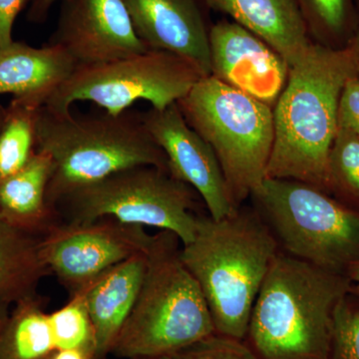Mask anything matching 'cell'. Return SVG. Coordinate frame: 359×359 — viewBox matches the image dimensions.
I'll return each instance as SVG.
<instances>
[{
	"label": "cell",
	"instance_id": "1",
	"mask_svg": "<svg viewBox=\"0 0 359 359\" xmlns=\"http://www.w3.org/2000/svg\"><path fill=\"white\" fill-rule=\"evenodd\" d=\"M359 74L355 49L313 41L290 66L289 78L273 106L275 139L266 179L304 182L327 193V165L337 133L342 89Z\"/></svg>",
	"mask_w": 359,
	"mask_h": 359
},
{
	"label": "cell",
	"instance_id": "2",
	"mask_svg": "<svg viewBox=\"0 0 359 359\" xmlns=\"http://www.w3.org/2000/svg\"><path fill=\"white\" fill-rule=\"evenodd\" d=\"M280 250L254 205L245 203L221 219L203 215L181 259L204 294L215 334L245 339L252 306Z\"/></svg>",
	"mask_w": 359,
	"mask_h": 359
},
{
	"label": "cell",
	"instance_id": "3",
	"mask_svg": "<svg viewBox=\"0 0 359 359\" xmlns=\"http://www.w3.org/2000/svg\"><path fill=\"white\" fill-rule=\"evenodd\" d=\"M348 276L280 250L250 314L245 341L261 359H327L335 309Z\"/></svg>",
	"mask_w": 359,
	"mask_h": 359
},
{
	"label": "cell",
	"instance_id": "4",
	"mask_svg": "<svg viewBox=\"0 0 359 359\" xmlns=\"http://www.w3.org/2000/svg\"><path fill=\"white\" fill-rule=\"evenodd\" d=\"M36 144L53 162L47 202L54 211L66 196L123 170L155 166L170 172L166 155L149 133L141 113L129 110L74 116L42 106Z\"/></svg>",
	"mask_w": 359,
	"mask_h": 359
},
{
	"label": "cell",
	"instance_id": "5",
	"mask_svg": "<svg viewBox=\"0 0 359 359\" xmlns=\"http://www.w3.org/2000/svg\"><path fill=\"white\" fill-rule=\"evenodd\" d=\"M171 231L155 233L138 299L111 354L136 359L173 356L215 334L211 313L197 280L181 259Z\"/></svg>",
	"mask_w": 359,
	"mask_h": 359
},
{
	"label": "cell",
	"instance_id": "6",
	"mask_svg": "<svg viewBox=\"0 0 359 359\" xmlns=\"http://www.w3.org/2000/svg\"><path fill=\"white\" fill-rule=\"evenodd\" d=\"M177 104L211 146L235 205L245 204L266 180L275 139L273 108L212 76L201 78Z\"/></svg>",
	"mask_w": 359,
	"mask_h": 359
},
{
	"label": "cell",
	"instance_id": "7",
	"mask_svg": "<svg viewBox=\"0 0 359 359\" xmlns=\"http://www.w3.org/2000/svg\"><path fill=\"white\" fill-rule=\"evenodd\" d=\"M250 200L282 252L346 275L359 263V212L304 182L264 180Z\"/></svg>",
	"mask_w": 359,
	"mask_h": 359
},
{
	"label": "cell",
	"instance_id": "8",
	"mask_svg": "<svg viewBox=\"0 0 359 359\" xmlns=\"http://www.w3.org/2000/svg\"><path fill=\"white\" fill-rule=\"evenodd\" d=\"M199 194L168 170L138 166L78 189L55 207L66 222L84 223L112 218L175 233L182 245L192 242L203 214Z\"/></svg>",
	"mask_w": 359,
	"mask_h": 359
},
{
	"label": "cell",
	"instance_id": "9",
	"mask_svg": "<svg viewBox=\"0 0 359 359\" xmlns=\"http://www.w3.org/2000/svg\"><path fill=\"white\" fill-rule=\"evenodd\" d=\"M203 77L189 61L166 51L151 50L100 65L78 66L45 102L56 113L71 112L77 101H90L109 114L147 101L163 110L193 88Z\"/></svg>",
	"mask_w": 359,
	"mask_h": 359
},
{
	"label": "cell",
	"instance_id": "10",
	"mask_svg": "<svg viewBox=\"0 0 359 359\" xmlns=\"http://www.w3.org/2000/svg\"><path fill=\"white\" fill-rule=\"evenodd\" d=\"M153 238L146 228L112 218L55 223L40 237V256L72 294L113 266L147 252Z\"/></svg>",
	"mask_w": 359,
	"mask_h": 359
},
{
	"label": "cell",
	"instance_id": "11",
	"mask_svg": "<svg viewBox=\"0 0 359 359\" xmlns=\"http://www.w3.org/2000/svg\"><path fill=\"white\" fill-rule=\"evenodd\" d=\"M146 128L166 155L170 173L192 187L211 218H226L237 210L211 146L186 121L178 104L141 113Z\"/></svg>",
	"mask_w": 359,
	"mask_h": 359
},
{
	"label": "cell",
	"instance_id": "12",
	"mask_svg": "<svg viewBox=\"0 0 359 359\" xmlns=\"http://www.w3.org/2000/svg\"><path fill=\"white\" fill-rule=\"evenodd\" d=\"M48 44L65 49L78 66L145 53L122 0H63Z\"/></svg>",
	"mask_w": 359,
	"mask_h": 359
},
{
	"label": "cell",
	"instance_id": "13",
	"mask_svg": "<svg viewBox=\"0 0 359 359\" xmlns=\"http://www.w3.org/2000/svg\"><path fill=\"white\" fill-rule=\"evenodd\" d=\"M211 76L273 108L290 66L266 42L235 21L210 27Z\"/></svg>",
	"mask_w": 359,
	"mask_h": 359
},
{
	"label": "cell",
	"instance_id": "14",
	"mask_svg": "<svg viewBox=\"0 0 359 359\" xmlns=\"http://www.w3.org/2000/svg\"><path fill=\"white\" fill-rule=\"evenodd\" d=\"M135 32L151 50L170 52L211 76L210 28L199 0H122Z\"/></svg>",
	"mask_w": 359,
	"mask_h": 359
},
{
	"label": "cell",
	"instance_id": "15",
	"mask_svg": "<svg viewBox=\"0 0 359 359\" xmlns=\"http://www.w3.org/2000/svg\"><path fill=\"white\" fill-rule=\"evenodd\" d=\"M147 264L148 252L137 255L78 290L83 295L93 325L97 358L111 354L138 299Z\"/></svg>",
	"mask_w": 359,
	"mask_h": 359
},
{
	"label": "cell",
	"instance_id": "16",
	"mask_svg": "<svg viewBox=\"0 0 359 359\" xmlns=\"http://www.w3.org/2000/svg\"><path fill=\"white\" fill-rule=\"evenodd\" d=\"M256 34L292 66L313 43L297 0H203Z\"/></svg>",
	"mask_w": 359,
	"mask_h": 359
},
{
	"label": "cell",
	"instance_id": "17",
	"mask_svg": "<svg viewBox=\"0 0 359 359\" xmlns=\"http://www.w3.org/2000/svg\"><path fill=\"white\" fill-rule=\"evenodd\" d=\"M76 68L74 59L56 45L36 48L13 41L0 49V95L44 105Z\"/></svg>",
	"mask_w": 359,
	"mask_h": 359
},
{
	"label": "cell",
	"instance_id": "18",
	"mask_svg": "<svg viewBox=\"0 0 359 359\" xmlns=\"http://www.w3.org/2000/svg\"><path fill=\"white\" fill-rule=\"evenodd\" d=\"M53 162L37 150L18 173L0 182V218L21 230L41 236L55 222V211L47 202Z\"/></svg>",
	"mask_w": 359,
	"mask_h": 359
},
{
	"label": "cell",
	"instance_id": "19",
	"mask_svg": "<svg viewBox=\"0 0 359 359\" xmlns=\"http://www.w3.org/2000/svg\"><path fill=\"white\" fill-rule=\"evenodd\" d=\"M39 241L0 218V301L15 304L36 295L40 280L49 273Z\"/></svg>",
	"mask_w": 359,
	"mask_h": 359
},
{
	"label": "cell",
	"instance_id": "20",
	"mask_svg": "<svg viewBox=\"0 0 359 359\" xmlns=\"http://www.w3.org/2000/svg\"><path fill=\"white\" fill-rule=\"evenodd\" d=\"M55 351L49 313L37 294L15 304L0 332V359H50Z\"/></svg>",
	"mask_w": 359,
	"mask_h": 359
},
{
	"label": "cell",
	"instance_id": "21",
	"mask_svg": "<svg viewBox=\"0 0 359 359\" xmlns=\"http://www.w3.org/2000/svg\"><path fill=\"white\" fill-rule=\"evenodd\" d=\"M42 104L13 98L0 129V182L20 172L37 152L36 122Z\"/></svg>",
	"mask_w": 359,
	"mask_h": 359
},
{
	"label": "cell",
	"instance_id": "22",
	"mask_svg": "<svg viewBox=\"0 0 359 359\" xmlns=\"http://www.w3.org/2000/svg\"><path fill=\"white\" fill-rule=\"evenodd\" d=\"M309 36L316 43L340 48L353 39L355 0H297Z\"/></svg>",
	"mask_w": 359,
	"mask_h": 359
},
{
	"label": "cell",
	"instance_id": "23",
	"mask_svg": "<svg viewBox=\"0 0 359 359\" xmlns=\"http://www.w3.org/2000/svg\"><path fill=\"white\" fill-rule=\"evenodd\" d=\"M327 193L359 212V138L337 131L327 165Z\"/></svg>",
	"mask_w": 359,
	"mask_h": 359
},
{
	"label": "cell",
	"instance_id": "24",
	"mask_svg": "<svg viewBox=\"0 0 359 359\" xmlns=\"http://www.w3.org/2000/svg\"><path fill=\"white\" fill-rule=\"evenodd\" d=\"M49 323L56 349H85L95 353L93 325L81 292L71 294L65 306L49 313Z\"/></svg>",
	"mask_w": 359,
	"mask_h": 359
},
{
	"label": "cell",
	"instance_id": "25",
	"mask_svg": "<svg viewBox=\"0 0 359 359\" xmlns=\"http://www.w3.org/2000/svg\"><path fill=\"white\" fill-rule=\"evenodd\" d=\"M327 359H359V297L351 292L335 309Z\"/></svg>",
	"mask_w": 359,
	"mask_h": 359
},
{
	"label": "cell",
	"instance_id": "26",
	"mask_svg": "<svg viewBox=\"0 0 359 359\" xmlns=\"http://www.w3.org/2000/svg\"><path fill=\"white\" fill-rule=\"evenodd\" d=\"M173 359H261L245 341L212 334L172 356Z\"/></svg>",
	"mask_w": 359,
	"mask_h": 359
},
{
	"label": "cell",
	"instance_id": "27",
	"mask_svg": "<svg viewBox=\"0 0 359 359\" xmlns=\"http://www.w3.org/2000/svg\"><path fill=\"white\" fill-rule=\"evenodd\" d=\"M337 131H344L359 138V74L344 85L337 111Z\"/></svg>",
	"mask_w": 359,
	"mask_h": 359
},
{
	"label": "cell",
	"instance_id": "28",
	"mask_svg": "<svg viewBox=\"0 0 359 359\" xmlns=\"http://www.w3.org/2000/svg\"><path fill=\"white\" fill-rule=\"evenodd\" d=\"M27 0H0V49L13 41L14 21Z\"/></svg>",
	"mask_w": 359,
	"mask_h": 359
},
{
	"label": "cell",
	"instance_id": "29",
	"mask_svg": "<svg viewBox=\"0 0 359 359\" xmlns=\"http://www.w3.org/2000/svg\"><path fill=\"white\" fill-rule=\"evenodd\" d=\"M63 0H30L27 18L32 23H42L48 18L51 7Z\"/></svg>",
	"mask_w": 359,
	"mask_h": 359
},
{
	"label": "cell",
	"instance_id": "30",
	"mask_svg": "<svg viewBox=\"0 0 359 359\" xmlns=\"http://www.w3.org/2000/svg\"><path fill=\"white\" fill-rule=\"evenodd\" d=\"M50 359H98L95 353L85 349H56Z\"/></svg>",
	"mask_w": 359,
	"mask_h": 359
},
{
	"label": "cell",
	"instance_id": "31",
	"mask_svg": "<svg viewBox=\"0 0 359 359\" xmlns=\"http://www.w3.org/2000/svg\"><path fill=\"white\" fill-rule=\"evenodd\" d=\"M347 276L351 278V283H353V287H351V294L356 295L359 297V263L354 264L349 269Z\"/></svg>",
	"mask_w": 359,
	"mask_h": 359
},
{
	"label": "cell",
	"instance_id": "32",
	"mask_svg": "<svg viewBox=\"0 0 359 359\" xmlns=\"http://www.w3.org/2000/svg\"><path fill=\"white\" fill-rule=\"evenodd\" d=\"M355 7H356V26H355V32H354L353 39L349 42L351 45H353V48L355 49L356 54H358V57L359 60V0H355Z\"/></svg>",
	"mask_w": 359,
	"mask_h": 359
},
{
	"label": "cell",
	"instance_id": "33",
	"mask_svg": "<svg viewBox=\"0 0 359 359\" xmlns=\"http://www.w3.org/2000/svg\"><path fill=\"white\" fill-rule=\"evenodd\" d=\"M11 304L8 302L0 301V332L6 325L7 318H8L11 311H9Z\"/></svg>",
	"mask_w": 359,
	"mask_h": 359
},
{
	"label": "cell",
	"instance_id": "34",
	"mask_svg": "<svg viewBox=\"0 0 359 359\" xmlns=\"http://www.w3.org/2000/svg\"><path fill=\"white\" fill-rule=\"evenodd\" d=\"M6 109H4L1 105H0V129H1L2 124L4 122V118H6Z\"/></svg>",
	"mask_w": 359,
	"mask_h": 359
},
{
	"label": "cell",
	"instance_id": "35",
	"mask_svg": "<svg viewBox=\"0 0 359 359\" xmlns=\"http://www.w3.org/2000/svg\"><path fill=\"white\" fill-rule=\"evenodd\" d=\"M136 359H173L172 356H159V358H136Z\"/></svg>",
	"mask_w": 359,
	"mask_h": 359
}]
</instances>
